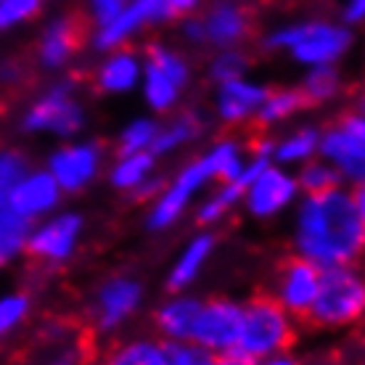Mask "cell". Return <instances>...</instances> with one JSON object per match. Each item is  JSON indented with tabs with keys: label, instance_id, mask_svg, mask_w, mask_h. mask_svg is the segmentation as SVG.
<instances>
[{
	"label": "cell",
	"instance_id": "obj_16",
	"mask_svg": "<svg viewBox=\"0 0 365 365\" xmlns=\"http://www.w3.org/2000/svg\"><path fill=\"white\" fill-rule=\"evenodd\" d=\"M207 32V46L215 51L222 48H244L252 40L255 19L244 0H212L199 11Z\"/></svg>",
	"mask_w": 365,
	"mask_h": 365
},
{
	"label": "cell",
	"instance_id": "obj_21",
	"mask_svg": "<svg viewBox=\"0 0 365 365\" xmlns=\"http://www.w3.org/2000/svg\"><path fill=\"white\" fill-rule=\"evenodd\" d=\"M201 297L191 292L170 294L154 307L151 323H154V336L170 344H191L193 323L199 315Z\"/></svg>",
	"mask_w": 365,
	"mask_h": 365
},
{
	"label": "cell",
	"instance_id": "obj_49",
	"mask_svg": "<svg viewBox=\"0 0 365 365\" xmlns=\"http://www.w3.org/2000/svg\"><path fill=\"white\" fill-rule=\"evenodd\" d=\"M244 3H247V0H244Z\"/></svg>",
	"mask_w": 365,
	"mask_h": 365
},
{
	"label": "cell",
	"instance_id": "obj_8",
	"mask_svg": "<svg viewBox=\"0 0 365 365\" xmlns=\"http://www.w3.org/2000/svg\"><path fill=\"white\" fill-rule=\"evenodd\" d=\"M146 304V283L138 275L114 273L93 289L88 302V320L96 336H114L135 320Z\"/></svg>",
	"mask_w": 365,
	"mask_h": 365
},
{
	"label": "cell",
	"instance_id": "obj_24",
	"mask_svg": "<svg viewBox=\"0 0 365 365\" xmlns=\"http://www.w3.org/2000/svg\"><path fill=\"white\" fill-rule=\"evenodd\" d=\"M103 365H170V344L154 334H140L117 341Z\"/></svg>",
	"mask_w": 365,
	"mask_h": 365
},
{
	"label": "cell",
	"instance_id": "obj_19",
	"mask_svg": "<svg viewBox=\"0 0 365 365\" xmlns=\"http://www.w3.org/2000/svg\"><path fill=\"white\" fill-rule=\"evenodd\" d=\"M143 74V53L138 48H117L101 53V61L93 66V85L101 96L122 98L138 91Z\"/></svg>",
	"mask_w": 365,
	"mask_h": 365
},
{
	"label": "cell",
	"instance_id": "obj_36",
	"mask_svg": "<svg viewBox=\"0 0 365 365\" xmlns=\"http://www.w3.org/2000/svg\"><path fill=\"white\" fill-rule=\"evenodd\" d=\"M29 233V222L19 217L16 212L11 210L6 193H0V249L9 255V259L24 255V241Z\"/></svg>",
	"mask_w": 365,
	"mask_h": 365
},
{
	"label": "cell",
	"instance_id": "obj_13",
	"mask_svg": "<svg viewBox=\"0 0 365 365\" xmlns=\"http://www.w3.org/2000/svg\"><path fill=\"white\" fill-rule=\"evenodd\" d=\"M299 196V185H297L292 170L270 162L262 173L249 180L244 196H241V207L247 210L252 220L267 222V220H275L286 212H292Z\"/></svg>",
	"mask_w": 365,
	"mask_h": 365
},
{
	"label": "cell",
	"instance_id": "obj_46",
	"mask_svg": "<svg viewBox=\"0 0 365 365\" xmlns=\"http://www.w3.org/2000/svg\"><path fill=\"white\" fill-rule=\"evenodd\" d=\"M212 365H255V363H249L247 357H241V355H236V352H230V355L212 357Z\"/></svg>",
	"mask_w": 365,
	"mask_h": 365
},
{
	"label": "cell",
	"instance_id": "obj_48",
	"mask_svg": "<svg viewBox=\"0 0 365 365\" xmlns=\"http://www.w3.org/2000/svg\"><path fill=\"white\" fill-rule=\"evenodd\" d=\"M93 365H103V363H93Z\"/></svg>",
	"mask_w": 365,
	"mask_h": 365
},
{
	"label": "cell",
	"instance_id": "obj_3",
	"mask_svg": "<svg viewBox=\"0 0 365 365\" xmlns=\"http://www.w3.org/2000/svg\"><path fill=\"white\" fill-rule=\"evenodd\" d=\"M365 315V275L360 265H339L320 270L318 294L307 320L326 331L357 326Z\"/></svg>",
	"mask_w": 365,
	"mask_h": 365
},
{
	"label": "cell",
	"instance_id": "obj_29",
	"mask_svg": "<svg viewBox=\"0 0 365 365\" xmlns=\"http://www.w3.org/2000/svg\"><path fill=\"white\" fill-rule=\"evenodd\" d=\"M140 53H143V61H146V64L156 66L162 74H167L178 88H182V91H188V88H191L193 64H191V58H188L185 51L170 46V43L156 40V43H148Z\"/></svg>",
	"mask_w": 365,
	"mask_h": 365
},
{
	"label": "cell",
	"instance_id": "obj_15",
	"mask_svg": "<svg viewBox=\"0 0 365 365\" xmlns=\"http://www.w3.org/2000/svg\"><path fill=\"white\" fill-rule=\"evenodd\" d=\"M6 199H9L11 210L32 225L37 220L61 210L64 191L58 188V182L51 178L46 167H32L29 173H24L14 182V188L6 193Z\"/></svg>",
	"mask_w": 365,
	"mask_h": 365
},
{
	"label": "cell",
	"instance_id": "obj_14",
	"mask_svg": "<svg viewBox=\"0 0 365 365\" xmlns=\"http://www.w3.org/2000/svg\"><path fill=\"white\" fill-rule=\"evenodd\" d=\"M267 91H270V85L252 74L230 80V83H220L215 85V93H212V114L222 128H247L255 122Z\"/></svg>",
	"mask_w": 365,
	"mask_h": 365
},
{
	"label": "cell",
	"instance_id": "obj_17",
	"mask_svg": "<svg viewBox=\"0 0 365 365\" xmlns=\"http://www.w3.org/2000/svg\"><path fill=\"white\" fill-rule=\"evenodd\" d=\"M318 283H320V267H315L312 262L302 259V257H289L278 267V273H275L270 297L292 318L302 320L307 318V312H310L312 299L318 294Z\"/></svg>",
	"mask_w": 365,
	"mask_h": 365
},
{
	"label": "cell",
	"instance_id": "obj_43",
	"mask_svg": "<svg viewBox=\"0 0 365 365\" xmlns=\"http://www.w3.org/2000/svg\"><path fill=\"white\" fill-rule=\"evenodd\" d=\"M339 21L347 24L349 29L360 27V24L365 21V0H341Z\"/></svg>",
	"mask_w": 365,
	"mask_h": 365
},
{
	"label": "cell",
	"instance_id": "obj_23",
	"mask_svg": "<svg viewBox=\"0 0 365 365\" xmlns=\"http://www.w3.org/2000/svg\"><path fill=\"white\" fill-rule=\"evenodd\" d=\"M320 143V128L312 122L297 125V128L286 130L281 138H273V165L286 167V170H299L307 165L310 159L318 156Z\"/></svg>",
	"mask_w": 365,
	"mask_h": 365
},
{
	"label": "cell",
	"instance_id": "obj_31",
	"mask_svg": "<svg viewBox=\"0 0 365 365\" xmlns=\"http://www.w3.org/2000/svg\"><path fill=\"white\" fill-rule=\"evenodd\" d=\"M207 154H210V159H212L217 182L241 180L244 167H247V156H249V148L244 146V140H238L236 135H222V138H217V140H212L210 148H207Z\"/></svg>",
	"mask_w": 365,
	"mask_h": 365
},
{
	"label": "cell",
	"instance_id": "obj_30",
	"mask_svg": "<svg viewBox=\"0 0 365 365\" xmlns=\"http://www.w3.org/2000/svg\"><path fill=\"white\" fill-rule=\"evenodd\" d=\"M297 88L302 91L307 106H326L344 93V74L339 66H310L304 69Z\"/></svg>",
	"mask_w": 365,
	"mask_h": 365
},
{
	"label": "cell",
	"instance_id": "obj_26",
	"mask_svg": "<svg viewBox=\"0 0 365 365\" xmlns=\"http://www.w3.org/2000/svg\"><path fill=\"white\" fill-rule=\"evenodd\" d=\"M138 93H140V98L146 103V109L151 117H167V114H173V111L180 109L182 103V88L162 74L156 66L146 64L143 61V74H140V85H138Z\"/></svg>",
	"mask_w": 365,
	"mask_h": 365
},
{
	"label": "cell",
	"instance_id": "obj_18",
	"mask_svg": "<svg viewBox=\"0 0 365 365\" xmlns=\"http://www.w3.org/2000/svg\"><path fill=\"white\" fill-rule=\"evenodd\" d=\"M83 24L77 16L61 14L48 21L35 46L37 66L43 72H64L83 48Z\"/></svg>",
	"mask_w": 365,
	"mask_h": 365
},
{
	"label": "cell",
	"instance_id": "obj_38",
	"mask_svg": "<svg viewBox=\"0 0 365 365\" xmlns=\"http://www.w3.org/2000/svg\"><path fill=\"white\" fill-rule=\"evenodd\" d=\"M43 0H0V32L24 27L40 16Z\"/></svg>",
	"mask_w": 365,
	"mask_h": 365
},
{
	"label": "cell",
	"instance_id": "obj_33",
	"mask_svg": "<svg viewBox=\"0 0 365 365\" xmlns=\"http://www.w3.org/2000/svg\"><path fill=\"white\" fill-rule=\"evenodd\" d=\"M249 69H252V56L244 48H222L215 51L207 61V80L212 85L230 83L238 77H247Z\"/></svg>",
	"mask_w": 365,
	"mask_h": 365
},
{
	"label": "cell",
	"instance_id": "obj_9",
	"mask_svg": "<svg viewBox=\"0 0 365 365\" xmlns=\"http://www.w3.org/2000/svg\"><path fill=\"white\" fill-rule=\"evenodd\" d=\"M355 48V29L339 19H304L292 21V46L286 56L302 69L310 66H339Z\"/></svg>",
	"mask_w": 365,
	"mask_h": 365
},
{
	"label": "cell",
	"instance_id": "obj_39",
	"mask_svg": "<svg viewBox=\"0 0 365 365\" xmlns=\"http://www.w3.org/2000/svg\"><path fill=\"white\" fill-rule=\"evenodd\" d=\"M130 0H85V11L91 19L93 29L109 24L111 19H117L122 11L128 9Z\"/></svg>",
	"mask_w": 365,
	"mask_h": 365
},
{
	"label": "cell",
	"instance_id": "obj_11",
	"mask_svg": "<svg viewBox=\"0 0 365 365\" xmlns=\"http://www.w3.org/2000/svg\"><path fill=\"white\" fill-rule=\"evenodd\" d=\"M106 146L96 138L64 140L48 154L46 170L51 173L64 196L88 191L101 175L106 173Z\"/></svg>",
	"mask_w": 365,
	"mask_h": 365
},
{
	"label": "cell",
	"instance_id": "obj_34",
	"mask_svg": "<svg viewBox=\"0 0 365 365\" xmlns=\"http://www.w3.org/2000/svg\"><path fill=\"white\" fill-rule=\"evenodd\" d=\"M32 315V294L14 289L0 294V341L11 339L16 331L24 329V323Z\"/></svg>",
	"mask_w": 365,
	"mask_h": 365
},
{
	"label": "cell",
	"instance_id": "obj_47",
	"mask_svg": "<svg viewBox=\"0 0 365 365\" xmlns=\"http://www.w3.org/2000/svg\"><path fill=\"white\" fill-rule=\"evenodd\" d=\"M11 259H9V255H6V252H3V249H0V270H3V267L9 265Z\"/></svg>",
	"mask_w": 365,
	"mask_h": 365
},
{
	"label": "cell",
	"instance_id": "obj_25",
	"mask_svg": "<svg viewBox=\"0 0 365 365\" xmlns=\"http://www.w3.org/2000/svg\"><path fill=\"white\" fill-rule=\"evenodd\" d=\"M244 182L230 180V182H217V188H210L204 193V199L196 201L193 207V220L201 230L217 228L222 220L228 217L230 212L241 207V196H244Z\"/></svg>",
	"mask_w": 365,
	"mask_h": 365
},
{
	"label": "cell",
	"instance_id": "obj_44",
	"mask_svg": "<svg viewBox=\"0 0 365 365\" xmlns=\"http://www.w3.org/2000/svg\"><path fill=\"white\" fill-rule=\"evenodd\" d=\"M83 363V352L80 347H61L56 349V355L46 365H80Z\"/></svg>",
	"mask_w": 365,
	"mask_h": 365
},
{
	"label": "cell",
	"instance_id": "obj_35",
	"mask_svg": "<svg viewBox=\"0 0 365 365\" xmlns=\"http://www.w3.org/2000/svg\"><path fill=\"white\" fill-rule=\"evenodd\" d=\"M294 178H297V185H299L302 196H312V193H326L331 188H339L344 185L339 173L331 165H326L323 159H310L307 165H302L299 170H294Z\"/></svg>",
	"mask_w": 365,
	"mask_h": 365
},
{
	"label": "cell",
	"instance_id": "obj_10",
	"mask_svg": "<svg viewBox=\"0 0 365 365\" xmlns=\"http://www.w3.org/2000/svg\"><path fill=\"white\" fill-rule=\"evenodd\" d=\"M85 217L74 210H58L29 225L24 255L46 267H64L80 252Z\"/></svg>",
	"mask_w": 365,
	"mask_h": 365
},
{
	"label": "cell",
	"instance_id": "obj_22",
	"mask_svg": "<svg viewBox=\"0 0 365 365\" xmlns=\"http://www.w3.org/2000/svg\"><path fill=\"white\" fill-rule=\"evenodd\" d=\"M207 117L199 109H178L167 114V119H159V133L151 146V154L156 159H167V156L180 154L182 148L199 143L207 135Z\"/></svg>",
	"mask_w": 365,
	"mask_h": 365
},
{
	"label": "cell",
	"instance_id": "obj_20",
	"mask_svg": "<svg viewBox=\"0 0 365 365\" xmlns=\"http://www.w3.org/2000/svg\"><path fill=\"white\" fill-rule=\"evenodd\" d=\"M215 252H217V236H215V230H199V233H193L182 244V249L178 252V257H175L170 270H167V278H165L167 292L170 294L191 292V286L207 270Z\"/></svg>",
	"mask_w": 365,
	"mask_h": 365
},
{
	"label": "cell",
	"instance_id": "obj_1",
	"mask_svg": "<svg viewBox=\"0 0 365 365\" xmlns=\"http://www.w3.org/2000/svg\"><path fill=\"white\" fill-rule=\"evenodd\" d=\"M292 249L320 270L357 265L365 252L363 185L299 196L292 210Z\"/></svg>",
	"mask_w": 365,
	"mask_h": 365
},
{
	"label": "cell",
	"instance_id": "obj_28",
	"mask_svg": "<svg viewBox=\"0 0 365 365\" xmlns=\"http://www.w3.org/2000/svg\"><path fill=\"white\" fill-rule=\"evenodd\" d=\"M156 165H159V159H156L151 151H140V154H114V159L106 165V180H109V185L114 191L130 196L140 182L156 173Z\"/></svg>",
	"mask_w": 365,
	"mask_h": 365
},
{
	"label": "cell",
	"instance_id": "obj_7",
	"mask_svg": "<svg viewBox=\"0 0 365 365\" xmlns=\"http://www.w3.org/2000/svg\"><path fill=\"white\" fill-rule=\"evenodd\" d=\"M318 159L339 173L341 182L357 188L365 182V111L363 98L355 109L344 111L329 128H320Z\"/></svg>",
	"mask_w": 365,
	"mask_h": 365
},
{
	"label": "cell",
	"instance_id": "obj_5",
	"mask_svg": "<svg viewBox=\"0 0 365 365\" xmlns=\"http://www.w3.org/2000/svg\"><path fill=\"white\" fill-rule=\"evenodd\" d=\"M297 339V318H292L270 294H257L244 302V318L238 334L236 355L249 363L289 352Z\"/></svg>",
	"mask_w": 365,
	"mask_h": 365
},
{
	"label": "cell",
	"instance_id": "obj_41",
	"mask_svg": "<svg viewBox=\"0 0 365 365\" xmlns=\"http://www.w3.org/2000/svg\"><path fill=\"white\" fill-rule=\"evenodd\" d=\"M165 182H167V178L159 170H156L151 178H146V180L138 185L135 191L130 193V201H135V204H143V207H148L151 201L162 193V188H165Z\"/></svg>",
	"mask_w": 365,
	"mask_h": 365
},
{
	"label": "cell",
	"instance_id": "obj_37",
	"mask_svg": "<svg viewBox=\"0 0 365 365\" xmlns=\"http://www.w3.org/2000/svg\"><path fill=\"white\" fill-rule=\"evenodd\" d=\"M32 170V159L24 148L0 146V193H9L14 182Z\"/></svg>",
	"mask_w": 365,
	"mask_h": 365
},
{
	"label": "cell",
	"instance_id": "obj_40",
	"mask_svg": "<svg viewBox=\"0 0 365 365\" xmlns=\"http://www.w3.org/2000/svg\"><path fill=\"white\" fill-rule=\"evenodd\" d=\"M178 35L185 46L191 48H201L207 46V32H204V21H201L199 14H191V16H185L178 21Z\"/></svg>",
	"mask_w": 365,
	"mask_h": 365
},
{
	"label": "cell",
	"instance_id": "obj_45",
	"mask_svg": "<svg viewBox=\"0 0 365 365\" xmlns=\"http://www.w3.org/2000/svg\"><path fill=\"white\" fill-rule=\"evenodd\" d=\"M255 365H304V363L289 349V352H281V355L265 357V360H259V363H255Z\"/></svg>",
	"mask_w": 365,
	"mask_h": 365
},
{
	"label": "cell",
	"instance_id": "obj_4",
	"mask_svg": "<svg viewBox=\"0 0 365 365\" xmlns=\"http://www.w3.org/2000/svg\"><path fill=\"white\" fill-rule=\"evenodd\" d=\"M212 182H217V178H215V167H212V159L207 151L182 162L178 167V173L173 178H167L162 193L146 207L143 222H146L148 233L173 230L193 210V204L210 191Z\"/></svg>",
	"mask_w": 365,
	"mask_h": 365
},
{
	"label": "cell",
	"instance_id": "obj_27",
	"mask_svg": "<svg viewBox=\"0 0 365 365\" xmlns=\"http://www.w3.org/2000/svg\"><path fill=\"white\" fill-rule=\"evenodd\" d=\"M307 109V101L302 96L297 85H283V88H270L262 101V106L257 111L255 125L262 130L281 128L286 122H292Z\"/></svg>",
	"mask_w": 365,
	"mask_h": 365
},
{
	"label": "cell",
	"instance_id": "obj_32",
	"mask_svg": "<svg viewBox=\"0 0 365 365\" xmlns=\"http://www.w3.org/2000/svg\"><path fill=\"white\" fill-rule=\"evenodd\" d=\"M159 133V119L151 114H138L128 119L122 130L114 138V154H140V151H151Z\"/></svg>",
	"mask_w": 365,
	"mask_h": 365
},
{
	"label": "cell",
	"instance_id": "obj_42",
	"mask_svg": "<svg viewBox=\"0 0 365 365\" xmlns=\"http://www.w3.org/2000/svg\"><path fill=\"white\" fill-rule=\"evenodd\" d=\"M27 69L19 58H0V88H16L24 83Z\"/></svg>",
	"mask_w": 365,
	"mask_h": 365
},
{
	"label": "cell",
	"instance_id": "obj_12",
	"mask_svg": "<svg viewBox=\"0 0 365 365\" xmlns=\"http://www.w3.org/2000/svg\"><path fill=\"white\" fill-rule=\"evenodd\" d=\"M244 318V302L233 297H210L201 299L199 315L193 323L191 344L212 357L230 355L238 344Z\"/></svg>",
	"mask_w": 365,
	"mask_h": 365
},
{
	"label": "cell",
	"instance_id": "obj_6",
	"mask_svg": "<svg viewBox=\"0 0 365 365\" xmlns=\"http://www.w3.org/2000/svg\"><path fill=\"white\" fill-rule=\"evenodd\" d=\"M204 0H130L128 9L122 11L109 24L93 29L91 48L96 53H109L117 48H128L135 43L146 29L167 27L180 19L199 14Z\"/></svg>",
	"mask_w": 365,
	"mask_h": 365
},
{
	"label": "cell",
	"instance_id": "obj_2",
	"mask_svg": "<svg viewBox=\"0 0 365 365\" xmlns=\"http://www.w3.org/2000/svg\"><path fill=\"white\" fill-rule=\"evenodd\" d=\"M88 128V106L80 98V85L74 77H61L51 83L19 117V130L24 135H48L56 140L83 138Z\"/></svg>",
	"mask_w": 365,
	"mask_h": 365
}]
</instances>
